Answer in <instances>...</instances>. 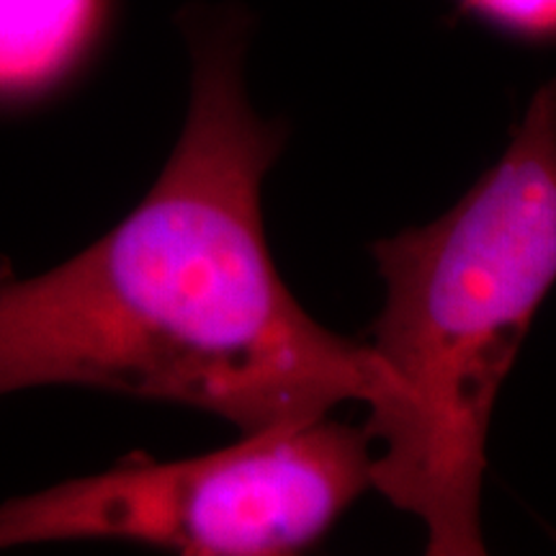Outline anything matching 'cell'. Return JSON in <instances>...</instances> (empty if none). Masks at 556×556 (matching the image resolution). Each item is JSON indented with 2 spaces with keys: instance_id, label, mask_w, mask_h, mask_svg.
<instances>
[{
  "instance_id": "277c9868",
  "label": "cell",
  "mask_w": 556,
  "mask_h": 556,
  "mask_svg": "<svg viewBox=\"0 0 556 556\" xmlns=\"http://www.w3.org/2000/svg\"><path fill=\"white\" fill-rule=\"evenodd\" d=\"M109 0H0V111L41 106L101 45Z\"/></svg>"
},
{
  "instance_id": "7a4b0ae2",
  "label": "cell",
  "mask_w": 556,
  "mask_h": 556,
  "mask_svg": "<svg viewBox=\"0 0 556 556\" xmlns=\"http://www.w3.org/2000/svg\"><path fill=\"white\" fill-rule=\"evenodd\" d=\"M387 302L368 348L397 400L368 417L371 484L428 528V554H484L492 407L556 283V80L510 148L451 212L374 245Z\"/></svg>"
},
{
  "instance_id": "6da1fadb",
  "label": "cell",
  "mask_w": 556,
  "mask_h": 556,
  "mask_svg": "<svg viewBox=\"0 0 556 556\" xmlns=\"http://www.w3.org/2000/svg\"><path fill=\"white\" fill-rule=\"evenodd\" d=\"M186 127L122 225L50 274L0 281V397L88 387L204 409L242 433L397 400L377 353L332 336L283 287L261 217L274 127L242 90V26L191 16Z\"/></svg>"
},
{
  "instance_id": "3957f363",
  "label": "cell",
  "mask_w": 556,
  "mask_h": 556,
  "mask_svg": "<svg viewBox=\"0 0 556 556\" xmlns=\"http://www.w3.org/2000/svg\"><path fill=\"white\" fill-rule=\"evenodd\" d=\"M368 441L366 428L325 415L184 462H124L0 503V552L129 541L193 556L294 554L371 484Z\"/></svg>"
},
{
  "instance_id": "5b68a950",
  "label": "cell",
  "mask_w": 556,
  "mask_h": 556,
  "mask_svg": "<svg viewBox=\"0 0 556 556\" xmlns=\"http://www.w3.org/2000/svg\"><path fill=\"white\" fill-rule=\"evenodd\" d=\"M486 18L520 34H556V0H467Z\"/></svg>"
}]
</instances>
